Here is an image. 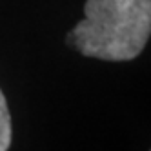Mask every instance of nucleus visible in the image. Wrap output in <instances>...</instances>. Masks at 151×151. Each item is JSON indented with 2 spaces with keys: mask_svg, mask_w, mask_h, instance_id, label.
<instances>
[{
  "mask_svg": "<svg viewBox=\"0 0 151 151\" xmlns=\"http://www.w3.org/2000/svg\"><path fill=\"white\" fill-rule=\"evenodd\" d=\"M84 15L68 35V44L84 57L131 60L149 40L151 0H86Z\"/></svg>",
  "mask_w": 151,
  "mask_h": 151,
  "instance_id": "nucleus-1",
  "label": "nucleus"
},
{
  "mask_svg": "<svg viewBox=\"0 0 151 151\" xmlns=\"http://www.w3.org/2000/svg\"><path fill=\"white\" fill-rule=\"evenodd\" d=\"M11 146V115L7 109L6 96L0 89V151H7Z\"/></svg>",
  "mask_w": 151,
  "mask_h": 151,
  "instance_id": "nucleus-2",
  "label": "nucleus"
}]
</instances>
